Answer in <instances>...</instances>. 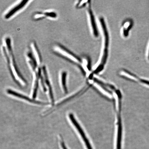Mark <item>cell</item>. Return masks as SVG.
Listing matches in <instances>:
<instances>
[{
    "mask_svg": "<svg viewBox=\"0 0 149 149\" xmlns=\"http://www.w3.org/2000/svg\"><path fill=\"white\" fill-rule=\"evenodd\" d=\"M69 117L71 122H72L74 127H75L76 129L79 132L82 139H83L85 145H86L87 149H93L90 143L89 142V140L87 139L86 135H85L84 132L79 123L76 120L73 114L72 113H70L69 115Z\"/></svg>",
    "mask_w": 149,
    "mask_h": 149,
    "instance_id": "3",
    "label": "cell"
},
{
    "mask_svg": "<svg viewBox=\"0 0 149 149\" xmlns=\"http://www.w3.org/2000/svg\"><path fill=\"white\" fill-rule=\"evenodd\" d=\"M31 51H32L33 54L34 56L35 59H36L38 66L41 65L42 63V59L41 56L39 51L38 48L35 43L33 42L31 44Z\"/></svg>",
    "mask_w": 149,
    "mask_h": 149,
    "instance_id": "11",
    "label": "cell"
},
{
    "mask_svg": "<svg viewBox=\"0 0 149 149\" xmlns=\"http://www.w3.org/2000/svg\"><path fill=\"white\" fill-rule=\"evenodd\" d=\"M29 1H25V0L19 1L17 4L14 5L12 8L7 11L4 16L5 19H7L12 17L17 13L24 8L28 4Z\"/></svg>",
    "mask_w": 149,
    "mask_h": 149,
    "instance_id": "6",
    "label": "cell"
},
{
    "mask_svg": "<svg viewBox=\"0 0 149 149\" xmlns=\"http://www.w3.org/2000/svg\"><path fill=\"white\" fill-rule=\"evenodd\" d=\"M119 107L116 148L117 149H121V148H122V128L120 113L121 110V103H120L119 104Z\"/></svg>",
    "mask_w": 149,
    "mask_h": 149,
    "instance_id": "7",
    "label": "cell"
},
{
    "mask_svg": "<svg viewBox=\"0 0 149 149\" xmlns=\"http://www.w3.org/2000/svg\"><path fill=\"white\" fill-rule=\"evenodd\" d=\"M67 72L65 71H63L61 74V86L65 94H68V90L67 85Z\"/></svg>",
    "mask_w": 149,
    "mask_h": 149,
    "instance_id": "12",
    "label": "cell"
},
{
    "mask_svg": "<svg viewBox=\"0 0 149 149\" xmlns=\"http://www.w3.org/2000/svg\"><path fill=\"white\" fill-rule=\"evenodd\" d=\"M33 19L36 20H41L46 17L44 13L40 12L36 13L33 15Z\"/></svg>",
    "mask_w": 149,
    "mask_h": 149,
    "instance_id": "14",
    "label": "cell"
},
{
    "mask_svg": "<svg viewBox=\"0 0 149 149\" xmlns=\"http://www.w3.org/2000/svg\"><path fill=\"white\" fill-rule=\"evenodd\" d=\"M54 51L56 53L76 64H81L82 60L79 58L62 46L57 45L55 47Z\"/></svg>",
    "mask_w": 149,
    "mask_h": 149,
    "instance_id": "2",
    "label": "cell"
},
{
    "mask_svg": "<svg viewBox=\"0 0 149 149\" xmlns=\"http://www.w3.org/2000/svg\"><path fill=\"white\" fill-rule=\"evenodd\" d=\"M6 91L7 94L9 95L14 96L15 97L25 100V101L30 102L31 103L43 105H47L49 104V103H48V102L38 101V100H35V99L33 98H30L25 95L20 94V93L16 92L12 89H7Z\"/></svg>",
    "mask_w": 149,
    "mask_h": 149,
    "instance_id": "4",
    "label": "cell"
},
{
    "mask_svg": "<svg viewBox=\"0 0 149 149\" xmlns=\"http://www.w3.org/2000/svg\"><path fill=\"white\" fill-rule=\"evenodd\" d=\"M26 56L28 62L30 67H31V70L33 72H36L38 68V65L32 51L28 52Z\"/></svg>",
    "mask_w": 149,
    "mask_h": 149,
    "instance_id": "9",
    "label": "cell"
},
{
    "mask_svg": "<svg viewBox=\"0 0 149 149\" xmlns=\"http://www.w3.org/2000/svg\"><path fill=\"white\" fill-rule=\"evenodd\" d=\"M88 17L89 19V23H90L91 30L94 36L96 37L98 36V30L97 26L95 19L94 16L93 14L92 9L90 7H88L87 9Z\"/></svg>",
    "mask_w": 149,
    "mask_h": 149,
    "instance_id": "8",
    "label": "cell"
},
{
    "mask_svg": "<svg viewBox=\"0 0 149 149\" xmlns=\"http://www.w3.org/2000/svg\"></svg>",
    "mask_w": 149,
    "mask_h": 149,
    "instance_id": "18",
    "label": "cell"
},
{
    "mask_svg": "<svg viewBox=\"0 0 149 149\" xmlns=\"http://www.w3.org/2000/svg\"><path fill=\"white\" fill-rule=\"evenodd\" d=\"M44 13L46 17L55 18L57 17V14L54 12H52V11H47Z\"/></svg>",
    "mask_w": 149,
    "mask_h": 149,
    "instance_id": "15",
    "label": "cell"
},
{
    "mask_svg": "<svg viewBox=\"0 0 149 149\" xmlns=\"http://www.w3.org/2000/svg\"><path fill=\"white\" fill-rule=\"evenodd\" d=\"M133 25V22L131 20H126L122 24V33L123 36L126 37L128 36L130 30Z\"/></svg>",
    "mask_w": 149,
    "mask_h": 149,
    "instance_id": "10",
    "label": "cell"
},
{
    "mask_svg": "<svg viewBox=\"0 0 149 149\" xmlns=\"http://www.w3.org/2000/svg\"><path fill=\"white\" fill-rule=\"evenodd\" d=\"M100 24L102 37V50L100 59L95 68L93 71L92 74H97L99 73L103 70L104 66L107 62L109 53V36L107 29V26L103 18H100Z\"/></svg>",
    "mask_w": 149,
    "mask_h": 149,
    "instance_id": "1",
    "label": "cell"
},
{
    "mask_svg": "<svg viewBox=\"0 0 149 149\" xmlns=\"http://www.w3.org/2000/svg\"><path fill=\"white\" fill-rule=\"evenodd\" d=\"M89 1H79L76 4V6L78 8H81L84 7L86 5L88 4Z\"/></svg>",
    "mask_w": 149,
    "mask_h": 149,
    "instance_id": "16",
    "label": "cell"
},
{
    "mask_svg": "<svg viewBox=\"0 0 149 149\" xmlns=\"http://www.w3.org/2000/svg\"><path fill=\"white\" fill-rule=\"evenodd\" d=\"M59 140L61 148H62V149H68L67 148L66 145H65L64 140H63L62 136L61 135L59 136Z\"/></svg>",
    "mask_w": 149,
    "mask_h": 149,
    "instance_id": "17",
    "label": "cell"
},
{
    "mask_svg": "<svg viewBox=\"0 0 149 149\" xmlns=\"http://www.w3.org/2000/svg\"><path fill=\"white\" fill-rule=\"evenodd\" d=\"M42 72L43 77L45 83L46 87H47V89L49 95L50 100L52 106L54 107L55 105V98L54 97L53 88L50 82L49 77L47 73V70L45 66H43L42 68Z\"/></svg>",
    "mask_w": 149,
    "mask_h": 149,
    "instance_id": "5",
    "label": "cell"
},
{
    "mask_svg": "<svg viewBox=\"0 0 149 149\" xmlns=\"http://www.w3.org/2000/svg\"><path fill=\"white\" fill-rule=\"evenodd\" d=\"M83 64V66L85 67L86 68L88 71L91 70V62L88 58L86 57L83 58L82 60V63Z\"/></svg>",
    "mask_w": 149,
    "mask_h": 149,
    "instance_id": "13",
    "label": "cell"
}]
</instances>
